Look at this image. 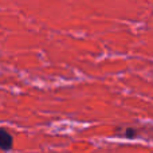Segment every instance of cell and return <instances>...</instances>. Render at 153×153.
<instances>
[{"label":"cell","mask_w":153,"mask_h":153,"mask_svg":"<svg viewBox=\"0 0 153 153\" xmlns=\"http://www.w3.org/2000/svg\"><path fill=\"white\" fill-rule=\"evenodd\" d=\"M13 146V138L5 129L0 128V149L4 152L11 151Z\"/></svg>","instance_id":"1"},{"label":"cell","mask_w":153,"mask_h":153,"mask_svg":"<svg viewBox=\"0 0 153 153\" xmlns=\"http://www.w3.org/2000/svg\"><path fill=\"white\" fill-rule=\"evenodd\" d=\"M126 137H130V138H134L136 137V129H126V133H125Z\"/></svg>","instance_id":"2"}]
</instances>
